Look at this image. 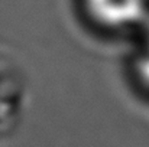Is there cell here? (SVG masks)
Wrapping results in <instances>:
<instances>
[{"label":"cell","mask_w":149,"mask_h":147,"mask_svg":"<svg viewBox=\"0 0 149 147\" xmlns=\"http://www.w3.org/2000/svg\"><path fill=\"white\" fill-rule=\"evenodd\" d=\"M133 71L139 84L149 90V45L146 43L142 45L141 52L133 61Z\"/></svg>","instance_id":"cell-2"},{"label":"cell","mask_w":149,"mask_h":147,"mask_svg":"<svg viewBox=\"0 0 149 147\" xmlns=\"http://www.w3.org/2000/svg\"><path fill=\"white\" fill-rule=\"evenodd\" d=\"M139 30L142 32V36H143V43L149 45V16L146 17L145 23L142 25V28H141Z\"/></svg>","instance_id":"cell-3"},{"label":"cell","mask_w":149,"mask_h":147,"mask_svg":"<svg viewBox=\"0 0 149 147\" xmlns=\"http://www.w3.org/2000/svg\"><path fill=\"white\" fill-rule=\"evenodd\" d=\"M86 17L101 30H139L149 16V0H81Z\"/></svg>","instance_id":"cell-1"}]
</instances>
